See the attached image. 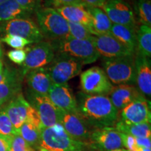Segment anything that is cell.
Wrapping results in <instances>:
<instances>
[{"label": "cell", "mask_w": 151, "mask_h": 151, "mask_svg": "<svg viewBox=\"0 0 151 151\" xmlns=\"http://www.w3.org/2000/svg\"><path fill=\"white\" fill-rule=\"evenodd\" d=\"M135 9L139 22L143 25L151 27L150 0H138Z\"/></svg>", "instance_id": "cell-29"}, {"label": "cell", "mask_w": 151, "mask_h": 151, "mask_svg": "<svg viewBox=\"0 0 151 151\" xmlns=\"http://www.w3.org/2000/svg\"><path fill=\"white\" fill-rule=\"evenodd\" d=\"M40 129L39 148L50 151H92L88 143L76 140L60 124Z\"/></svg>", "instance_id": "cell-2"}, {"label": "cell", "mask_w": 151, "mask_h": 151, "mask_svg": "<svg viewBox=\"0 0 151 151\" xmlns=\"http://www.w3.org/2000/svg\"><path fill=\"white\" fill-rule=\"evenodd\" d=\"M3 69H4V68H3V63H2V62L1 61V60H0V70H2Z\"/></svg>", "instance_id": "cell-45"}, {"label": "cell", "mask_w": 151, "mask_h": 151, "mask_svg": "<svg viewBox=\"0 0 151 151\" xmlns=\"http://www.w3.org/2000/svg\"><path fill=\"white\" fill-rule=\"evenodd\" d=\"M9 151H37L30 146L18 134L9 137Z\"/></svg>", "instance_id": "cell-32"}, {"label": "cell", "mask_w": 151, "mask_h": 151, "mask_svg": "<svg viewBox=\"0 0 151 151\" xmlns=\"http://www.w3.org/2000/svg\"><path fill=\"white\" fill-rule=\"evenodd\" d=\"M112 23L136 28L134 13L124 0H108L101 7Z\"/></svg>", "instance_id": "cell-13"}, {"label": "cell", "mask_w": 151, "mask_h": 151, "mask_svg": "<svg viewBox=\"0 0 151 151\" xmlns=\"http://www.w3.org/2000/svg\"><path fill=\"white\" fill-rule=\"evenodd\" d=\"M6 1V0H0V4H2L3 2H4V1Z\"/></svg>", "instance_id": "cell-47"}, {"label": "cell", "mask_w": 151, "mask_h": 151, "mask_svg": "<svg viewBox=\"0 0 151 151\" xmlns=\"http://www.w3.org/2000/svg\"><path fill=\"white\" fill-rule=\"evenodd\" d=\"M44 7L58 9L69 5H81V0H43Z\"/></svg>", "instance_id": "cell-35"}, {"label": "cell", "mask_w": 151, "mask_h": 151, "mask_svg": "<svg viewBox=\"0 0 151 151\" xmlns=\"http://www.w3.org/2000/svg\"><path fill=\"white\" fill-rule=\"evenodd\" d=\"M92 41L99 56H102L104 58H114L135 55L109 33L94 36Z\"/></svg>", "instance_id": "cell-15"}, {"label": "cell", "mask_w": 151, "mask_h": 151, "mask_svg": "<svg viewBox=\"0 0 151 151\" xmlns=\"http://www.w3.org/2000/svg\"><path fill=\"white\" fill-rule=\"evenodd\" d=\"M108 0H81V5L84 6L85 7L91 6V7H98L101 8Z\"/></svg>", "instance_id": "cell-38"}, {"label": "cell", "mask_w": 151, "mask_h": 151, "mask_svg": "<svg viewBox=\"0 0 151 151\" xmlns=\"http://www.w3.org/2000/svg\"><path fill=\"white\" fill-rule=\"evenodd\" d=\"M121 135L122 142L123 148L127 151H139V149L141 146L137 144L136 141L135 137H132L131 135L126 134L120 132Z\"/></svg>", "instance_id": "cell-36"}, {"label": "cell", "mask_w": 151, "mask_h": 151, "mask_svg": "<svg viewBox=\"0 0 151 151\" xmlns=\"http://www.w3.org/2000/svg\"><path fill=\"white\" fill-rule=\"evenodd\" d=\"M0 151H9V137L0 135Z\"/></svg>", "instance_id": "cell-40"}, {"label": "cell", "mask_w": 151, "mask_h": 151, "mask_svg": "<svg viewBox=\"0 0 151 151\" xmlns=\"http://www.w3.org/2000/svg\"><path fill=\"white\" fill-rule=\"evenodd\" d=\"M48 97L61 111L78 113L76 99L67 83L52 84L48 92Z\"/></svg>", "instance_id": "cell-17"}, {"label": "cell", "mask_w": 151, "mask_h": 151, "mask_svg": "<svg viewBox=\"0 0 151 151\" xmlns=\"http://www.w3.org/2000/svg\"><path fill=\"white\" fill-rule=\"evenodd\" d=\"M88 143L92 151H109L124 148L120 132L115 127L93 129Z\"/></svg>", "instance_id": "cell-12"}, {"label": "cell", "mask_w": 151, "mask_h": 151, "mask_svg": "<svg viewBox=\"0 0 151 151\" xmlns=\"http://www.w3.org/2000/svg\"><path fill=\"white\" fill-rule=\"evenodd\" d=\"M109 34L134 54L137 51V29L122 24H112Z\"/></svg>", "instance_id": "cell-23"}, {"label": "cell", "mask_w": 151, "mask_h": 151, "mask_svg": "<svg viewBox=\"0 0 151 151\" xmlns=\"http://www.w3.org/2000/svg\"><path fill=\"white\" fill-rule=\"evenodd\" d=\"M137 88L139 92L150 99L151 96V64L150 58L136 52L134 55Z\"/></svg>", "instance_id": "cell-18"}, {"label": "cell", "mask_w": 151, "mask_h": 151, "mask_svg": "<svg viewBox=\"0 0 151 151\" xmlns=\"http://www.w3.org/2000/svg\"><path fill=\"white\" fill-rule=\"evenodd\" d=\"M115 127L121 133L131 135L136 138L151 137L150 122L142 124H127L118 120Z\"/></svg>", "instance_id": "cell-26"}, {"label": "cell", "mask_w": 151, "mask_h": 151, "mask_svg": "<svg viewBox=\"0 0 151 151\" xmlns=\"http://www.w3.org/2000/svg\"><path fill=\"white\" fill-rule=\"evenodd\" d=\"M68 22V27L71 37L81 40H91L94 37L91 29L84 24Z\"/></svg>", "instance_id": "cell-30"}, {"label": "cell", "mask_w": 151, "mask_h": 151, "mask_svg": "<svg viewBox=\"0 0 151 151\" xmlns=\"http://www.w3.org/2000/svg\"><path fill=\"white\" fill-rule=\"evenodd\" d=\"M60 124L67 134L76 140L88 143L92 130L91 127L78 113L62 111Z\"/></svg>", "instance_id": "cell-14"}, {"label": "cell", "mask_w": 151, "mask_h": 151, "mask_svg": "<svg viewBox=\"0 0 151 151\" xmlns=\"http://www.w3.org/2000/svg\"><path fill=\"white\" fill-rule=\"evenodd\" d=\"M139 151H151V148H145V147H140L139 149Z\"/></svg>", "instance_id": "cell-42"}, {"label": "cell", "mask_w": 151, "mask_h": 151, "mask_svg": "<svg viewBox=\"0 0 151 151\" xmlns=\"http://www.w3.org/2000/svg\"><path fill=\"white\" fill-rule=\"evenodd\" d=\"M29 104L35 109L40 119V127H50L60 124L62 111L55 106L48 95L28 92Z\"/></svg>", "instance_id": "cell-8"}, {"label": "cell", "mask_w": 151, "mask_h": 151, "mask_svg": "<svg viewBox=\"0 0 151 151\" xmlns=\"http://www.w3.org/2000/svg\"><path fill=\"white\" fill-rule=\"evenodd\" d=\"M26 80L30 92L48 95L50 87L53 84L46 67L32 70L26 73Z\"/></svg>", "instance_id": "cell-21"}, {"label": "cell", "mask_w": 151, "mask_h": 151, "mask_svg": "<svg viewBox=\"0 0 151 151\" xmlns=\"http://www.w3.org/2000/svg\"><path fill=\"white\" fill-rule=\"evenodd\" d=\"M18 134L4 107L0 108V135L10 137Z\"/></svg>", "instance_id": "cell-31"}, {"label": "cell", "mask_w": 151, "mask_h": 151, "mask_svg": "<svg viewBox=\"0 0 151 151\" xmlns=\"http://www.w3.org/2000/svg\"><path fill=\"white\" fill-rule=\"evenodd\" d=\"M79 115L93 129L115 127L120 112L107 95L79 92L76 97Z\"/></svg>", "instance_id": "cell-1"}, {"label": "cell", "mask_w": 151, "mask_h": 151, "mask_svg": "<svg viewBox=\"0 0 151 151\" xmlns=\"http://www.w3.org/2000/svg\"><path fill=\"white\" fill-rule=\"evenodd\" d=\"M39 29L43 37L55 42L64 40L71 37L68 22L56 9L41 7L36 11Z\"/></svg>", "instance_id": "cell-3"}, {"label": "cell", "mask_w": 151, "mask_h": 151, "mask_svg": "<svg viewBox=\"0 0 151 151\" xmlns=\"http://www.w3.org/2000/svg\"><path fill=\"white\" fill-rule=\"evenodd\" d=\"M0 31L5 35L18 36L32 43L40 42L44 39L37 24L27 17L18 18L0 23Z\"/></svg>", "instance_id": "cell-11"}, {"label": "cell", "mask_w": 151, "mask_h": 151, "mask_svg": "<svg viewBox=\"0 0 151 151\" xmlns=\"http://www.w3.org/2000/svg\"><path fill=\"white\" fill-rule=\"evenodd\" d=\"M50 43L57 53L73 57L82 62L83 65L93 63L100 57L92 39L91 40H81L69 37L64 40L50 42Z\"/></svg>", "instance_id": "cell-5"}, {"label": "cell", "mask_w": 151, "mask_h": 151, "mask_svg": "<svg viewBox=\"0 0 151 151\" xmlns=\"http://www.w3.org/2000/svg\"><path fill=\"white\" fill-rule=\"evenodd\" d=\"M29 14L15 0H6L0 4V23L18 18H25Z\"/></svg>", "instance_id": "cell-27"}, {"label": "cell", "mask_w": 151, "mask_h": 151, "mask_svg": "<svg viewBox=\"0 0 151 151\" xmlns=\"http://www.w3.org/2000/svg\"><path fill=\"white\" fill-rule=\"evenodd\" d=\"M136 141L139 146L151 148V137H141L136 138Z\"/></svg>", "instance_id": "cell-39"}, {"label": "cell", "mask_w": 151, "mask_h": 151, "mask_svg": "<svg viewBox=\"0 0 151 151\" xmlns=\"http://www.w3.org/2000/svg\"><path fill=\"white\" fill-rule=\"evenodd\" d=\"M22 77L16 69L6 68V76L0 83V108L21 92Z\"/></svg>", "instance_id": "cell-19"}, {"label": "cell", "mask_w": 151, "mask_h": 151, "mask_svg": "<svg viewBox=\"0 0 151 151\" xmlns=\"http://www.w3.org/2000/svg\"><path fill=\"white\" fill-rule=\"evenodd\" d=\"M2 56V50H1V40H0V58Z\"/></svg>", "instance_id": "cell-43"}, {"label": "cell", "mask_w": 151, "mask_h": 151, "mask_svg": "<svg viewBox=\"0 0 151 151\" xmlns=\"http://www.w3.org/2000/svg\"><path fill=\"white\" fill-rule=\"evenodd\" d=\"M92 20V31L94 36L109 34L112 22L102 9L98 7H86Z\"/></svg>", "instance_id": "cell-24"}, {"label": "cell", "mask_w": 151, "mask_h": 151, "mask_svg": "<svg viewBox=\"0 0 151 151\" xmlns=\"http://www.w3.org/2000/svg\"><path fill=\"white\" fill-rule=\"evenodd\" d=\"M18 134L37 151L41 141L40 125L31 121H26L18 129Z\"/></svg>", "instance_id": "cell-25"}, {"label": "cell", "mask_w": 151, "mask_h": 151, "mask_svg": "<svg viewBox=\"0 0 151 151\" xmlns=\"http://www.w3.org/2000/svg\"><path fill=\"white\" fill-rule=\"evenodd\" d=\"M3 107L17 130L26 121H31L40 125L39 115L24 99L21 92L17 94Z\"/></svg>", "instance_id": "cell-7"}, {"label": "cell", "mask_w": 151, "mask_h": 151, "mask_svg": "<svg viewBox=\"0 0 151 151\" xmlns=\"http://www.w3.org/2000/svg\"><path fill=\"white\" fill-rule=\"evenodd\" d=\"M80 81L83 92L88 94L108 95L113 88L104 71L99 67H92L81 73Z\"/></svg>", "instance_id": "cell-9"}, {"label": "cell", "mask_w": 151, "mask_h": 151, "mask_svg": "<svg viewBox=\"0 0 151 151\" xmlns=\"http://www.w3.org/2000/svg\"><path fill=\"white\" fill-rule=\"evenodd\" d=\"M141 55L150 58L151 56V27L141 25L137 32V51Z\"/></svg>", "instance_id": "cell-28"}, {"label": "cell", "mask_w": 151, "mask_h": 151, "mask_svg": "<svg viewBox=\"0 0 151 151\" xmlns=\"http://www.w3.org/2000/svg\"><path fill=\"white\" fill-rule=\"evenodd\" d=\"M26 50L27 55L22 65L21 73L23 76L30 71L48 65L55 55L53 47L48 41L38 42L35 46L26 48Z\"/></svg>", "instance_id": "cell-10"}, {"label": "cell", "mask_w": 151, "mask_h": 151, "mask_svg": "<svg viewBox=\"0 0 151 151\" xmlns=\"http://www.w3.org/2000/svg\"><path fill=\"white\" fill-rule=\"evenodd\" d=\"M9 58L11 61L18 65H22L27 55V50L24 49H16L12 50L7 53Z\"/></svg>", "instance_id": "cell-37"}, {"label": "cell", "mask_w": 151, "mask_h": 151, "mask_svg": "<svg viewBox=\"0 0 151 151\" xmlns=\"http://www.w3.org/2000/svg\"><path fill=\"white\" fill-rule=\"evenodd\" d=\"M16 2L28 14H32L41 8V0H15Z\"/></svg>", "instance_id": "cell-34"}, {"label": "cell", "mask_w": 151, "mask_h": 151, "mask_svg": "<svg viewBox=\"0 0 151 151\" xmlns=\"http://www.w3.org/2000/svg\"><path fill=\"white\" fill-rule=\"evenodd\" d=\"M120 112L121 121L127 124H142L150 122V103L146 98L135 100Z\"/></svg>", "instance_id": "cell-16"}, {"label": "cell", "mask_w": 151, "mask_h": 151, "mask_svg": "<svg viewBox=\"0 0 151 151\" xmlns=\"http://www.w3.org/2000/svg\"><path fill=\"white\" fill-rule=\"evenodd\" d=\"M109 151H127V150H126L124 148H121V149H118V150H109Z\"/></svg>", "instance_id": "cell-44"}, {"label": "cell", "mask_w": 151, "mask_h": 151, "mask_svg": "<svg viewBox=\"0 0 151 151\" xmlns=\"http://www.w3.org/2000/svg\"><path fill=\"white\" fill-rule=\"evenodd\" d=\"M67 21L82 24L89 27L92 33V20L88 10L83 5L64 6L55 9Z\"/></svg>", "instance_id": "cell-22"}, {"label": "cell", "mask_w": 151, "mask_h": 151, "mask_svg": "<svg viewBox=\"0 0 151 151\" xmlns=\"http://www.w3.org/2000/svg\"><path fill=\"white\" fill-rule=\"evenodd\" d=\"M37 151H50V150H44V149H42V148H39L37 150Z\"/></svg>", "instance_id": "cell-46"}, {"label": "cell", "mask_w": 151, "mask_h": 151, "mask_svg": "<svg viewBox=\"0 0 151 151\" xmlns=\"http://www.w3.org/2000/svg\"><path fill=\"white\" fill-rule=\"evenodd\" d=\"M48 65L46 69L52 83L64 84L81 73L83 64L73 57L57 53Z\"/></svg>", "instance_id": "cell-6"}, {"label": "cell", "mask_w": 151, "mask_h": 151, "mask_svg": "<svg viewBox=\"0 0 151 151\" xmlns=\"http://www.w3.org/2000/svg\"><path fill=\"white\" fill-rule=\"evenodd\" d=\"M6 76V68L2 70H0V83H1Z\"/></svg>", "instance_id": "cell-41"}, {"label": "cell", "mask_w": 151, "mask_h": 151, "mask_svg": "<svg viewBox=\"0 0 151 151\" xmlns=\"http://www.w3.org/2000/svg\"><path fill=\"white\" fill-rule=\"evenodd\" d=\"M104 72L112 84L135 83L136 71L134 55L114 58H103Z\"/></svg>", "instance_id": "cell-4"}, {"label": "cell", "mask_w": 151, "mask_h": 151, "mask_svg": "<svg viewBox=\"0 0 151 151\" xmlns=\"http://www.w3.org/2000/svg\"><path fill=\"white\" fill-rule=\"evenodd\" d=\"M107 96L119 112L132 101L146 98L139 92L137 87L129 84L113 86V89Z\"/></svg>", "instance_id": "cell-20"}, {"label": "cell", "mask_w": 151, "mask_h": 151, "mask_svg": "<svg viewBox=\"0 0 151 151\" xmlns=\"http://www.w3.org/2000/svg\"><path fill=\"white\" fill-rule=\"evenodd\" d=\"M1 41L4 42L12 48L16 49H22L27 45H29L32 42L24 38L14 35H5L4 37L0 39Z\"/></svg>", "instance_id": "cell-33"}]
</instances>
